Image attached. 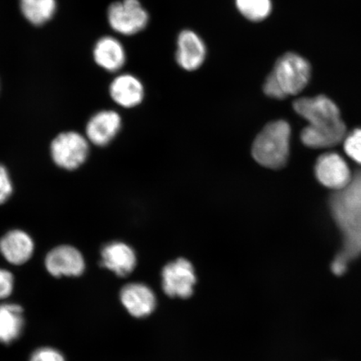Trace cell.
Masks as SVG:
<instances>
[{"instance_id":"obj_1","label":"cell","mask_w":361,"mask_h":361,"mask_svg":"<svg viewBox=\"0 0 361 361\" xmlns=\"http://www.w3.org/2000/svg\"><path fill=\"white\" fill-rule=\"evenodd\" d=\"M329 209L343 235V250L338 255L350 263L361 255V170L329 198Z\"/></svg>"},{"instance_id":"obj_2","label":"cell","mask_w":361,"mask_h":361,"mask_svg":"<svg viewBox=\"0 0 361 361\" xmlns=\"http://www.w3.org/2000/svg\"><path fill=\"white\" fill-rule=\"evenodd\" d=\"M290 126L286 121H273L266 126L252 144L255 160L265 168L282 169L290 153Z\"/></svg>"},{"instance_id":"obj_3","label":"cell","mask_w":361,"mask_h":361,"mask_svg":"<svg viewBox=\"0 0 361 361\" xmlns=\"http://www.w3.org/2000/svg\"><path fill=\"white\" fill-rule=\"evenodd\" d=\"M282 90L284 96H295L309 84L311 66L308 61L296 53L284 54L275 63L269 74Z\"/></svg>"},{"instance_id":"obj_4","label":"cell","mask_w":361,"mask_h":361,"mask_svg":"<svg viewBox=\"0 0 361 361\" xmlns=\"http://www.w3.org/2000/svg\"><path fill=\"white\" fill-rule=\"evenodd\" d=\"M107 19L116 33L130 36L146 29L149 15L139 0H121L108 8Z\"/></svg>"},{"instance_id":"obj_5","label":"cell","mask_w":361,"mask_h":361,"mask_svg":"<svg viewBox=\"0 0 361 361\" xmlns=\"http://www.w3.org/2000/svg\"><path fill=\"white\" fill-rule=\"evenodd\" d=\"M51 154L59 168L68 171L78 169L87 159L88 141L78 133H62L53 140Z\"/></svg>"},{"instance_id":"obj_6","label":"cell","mask_w":361,"mask_h":361,"mask_svg":"<svg viewBox=\"0 0 361 361\" xmlns=\"http://www.w3.org/2000/svg\"><path fill=\"white\" fill-rule=\"evenodd\" d=\"M293 109L309 125L326 128L343 123L336 104L326 96L303 97L293 102Z\"/></svg>"},{"instance_id":"obj_7","label":"cell","mask_w":361,"mask_h":361,"mask_svg":"<svg viewBox=\"0 0 361 361\" xmlns=\"http://www.w3.org/2000/svg\"><path fill=\"white\" fill-rule=\"evenodd\" d=\"M162 288L166 295L187 299L193 293L197 279L192 264L178 259L166 264L161 272Z\"/></svg>"},{"instance_id":"obj_8","label":"cell","mask_w":361,"mask_h":361,"mask_svg":"<svg viewBox=\"0 0 361 361\" xmlns=\"http://www.w3.org/2000/svg\"><path fill=\"white\" fill-rule=\"evenodd\" d=\"M45 268L54 277H78L84 273L85 263L82 254L73 246L61 245L48 252Z\"/></svg>"},{"instance_id":"obj_9","label":"cell","mask_w":361,"mask_h":361,"mask_svg":"<svg viewBox=\"0 0 361 361\" xmlns=\"http://www.w3.org/2000/svg\"><path fill=\"white\" fill-rule=\"evenodd\" d=\"M314 170L319 182L336 191L345 188L352 178L349 166L337 153H326L320 156Z\"/></svg>"},{"instance_id":"obj_10","label":"cell","mask_w":361,"mask_h":361,"mask_svg":"<svg viewBox=\"0 0 361 361\" xmlns=\"http://www.w3.org/2000/svg\"><path fill=\"white\" fill-rule=\"evenodd\" d=\"M207 47L202 39L190 30L180 31L177 39L176 61L184 71H195L203 65Z\"/></svg>"},{"instance_id":"obj_11","label":"cell","mask_w":361,"mask_h":361,"mask_svg":"<svg viewBox=\"0 0 361 361\" xmlns=\"http://www.w3.org/2000/svg\"><path fill=\"white\" fill-rule=\"evenodd\" d=\"M120 297L121 303L134 317H146L156 308L155 293L143 283L128 284L121 290Z\"/></svg>"},{"instance_id":"obj_12","label":"cell","mask_w":361,"mask_h":361,"mask_svg":"<svg viewBox=\"0 0 361 361\" xmlns=\"http://www.w3.org/2000/svg\"><path fill=\"white\" fill-rule=\"evenodd\" d=\"M35 243L28 233L20 229L11 230L0 239V252L8 263L21 265L33 256Z\"/></svg>"},{"instance_id":"obj_13","label":"cell","mask_w":361,"mask_h":361,"mask_svg":"<svg viewBox=\"0 0 361 361\" xmlns=\"http://www.w3.org/2000/svg\"><path fill=\"white\" fill-rule=\"evenodd\" d=\"M121 119L114 111H102L90 119L87 126V135L90 142L98 147H105L119 133Z\"/></svg>"},{"instance_id":"obj_14","label":"cell","mask_w":361,"mask_h":361,"mask_svg":"<svg viewBox=\"0 0 361 361\" xmlns=\"http://www.w3.org/2000/svg\"><path fill=\"white\" fill-rule=\"evenodd\" d=\"M102 267L124 277L133 272L137 264L133 248L121 242L108 243L102 250Z\"/></svg>"},{"instance_id":"obj_15","label":"cell","mask_w":361,"mask_h":361,"mask_svg":"<svg viewBox=\"0 0 361 361\" xmlns=\"http://www.w3.org/2000/svg\"><path fill=\"white\" fill-rule=\"evenodd\" d=\"M109 90L112 100L125 108L138 106L144 97L142 81L130 74L116 76L112 80Z\"/></svg>"},{"instance_id":"obj_16","label":"cell","mask_w":361,"mask_h":361,"mask_svg":"<svg viewBox=\"0 0 361 361\" xmlns=\"http://www.w3.org/2000/svg\"><path fill=\"white\" fill-rule=\"evenodd\" d=\"M93 56L99 66L111 73L119 71L126 61L123 44L111 36H105L98 40L94 45Z\"/></svg>"},{"instance_id":"obj_17","label":"cell","mask_w":361,"mask_h":361,"mask_svg":"<svg viewBox=\"0 0 361 361\" xmlns=\"http://www.w3.org/2000/svg\"><path fill=\"white\" fill-rule=\"evenodd\" d=\"M346 126L344 123L326 128L309 125L302 130L301 141L311 148H326L338 145L344 141Z\"/></svg>"},{"instance_id":"obj_18","label":"cell","mask_w":361,"mask_h":361,"mask_svg":"<svg viewBox=\"0 0 361 361\" xmlns=\"http://www.w3.org/2000/svg\"><path fill=\"white\" fill-rule=\"evenodd\" d=\"M25 319L22 307L15 304L0 305V342L11 344L21 336Z\"/></svg>"},{"instance_id":"obj_19","label":"cell","mask_w":361,"mask_h":361,"mask_svg":"<svg viewBox=\"0 0 361 361\" xmlns=\"http://www.w3.org/2000/svg\"><path fill=\"white\" fill-rule=\"evenodd\" d=\"M56 0H20L23 16L34 25H42L55 15Z\"/></svg>"},{"instance_id":"obj_20","label":"cell","mask_w":361,"mask_h":361,"mask_svg":"<svg viewBox=\"0 0 361 361\" xmlns=\"http://www.w3.org/2000/svg\"><path fill=\"white\" fill-rule=\"evenodd\" d=\"M237 10L247 20L263 21L272 11L271 0H235Z\"/></svg>"},{"instance_id":"obj_21","label":"cell","mask_w":361,"mask_h":361,"mask_svg":"<svg viewBox=\"0 0 361 361\" xmlns=\"http://www.w3.org/2000/svg\"><path fill=\"white\" fill-rule=\"evenodd\" d=\"M344 141L346 154L361 165V129L353 130Z\"/></svg>"},{"instance_id":"obj_22","label":"cell","mask_w":361,"mask_h":361,"mask_svg":"<svg viewBox=\"0 0 361 361\" xmlns=\"http://www.w3.org/2000/svg\"><path fill=\"white\" fill-rule=\"evenodd\" d=\"M13 193V184L6 166L0 164V205L6 202Z\"/></svg>"},{"instance_id":"obj_23","label":"cell","mask_w":361,"mask_h":361,"mask_svg":"<svg viewBox=\"0 0 361 361\" xmlns=\"http://www.w3.org/2000/svg\"><path fill=\"white\" fill-rule=\"evenodd\" d=\"M30 361H66V359L60 351L51 347H44L35 350Z\"/></svg>"},{"instance_id":"obj_24","label":"cell","mask_w":361,"mask_h":361,"mask_svg":"<svg viewBox=\"0 0 361 361\" xmlns=\"http://www.w3.org/2000/svg\"><path fill=\"white\" fill-rule=\"evenodd\" d=\"M13 290V277L10 271L0 269V300L6 299Z\"/></svg>"},{"instance_id":"obj_25","label":"cell","mask_w":361,"mask_h":361,"mask_svg":"<svg viewBox=\"0 0 361 361\" xmlns=\"http://www.w3.org/2000/svg\"><path fill=\"white\" fill-rule=\"evenodd\" d=\"M348 262L343 259L341 256L337 255L331 264L332 272L336 275L344 274L347 268H348Z\"/></svg>"}]
</instances>
